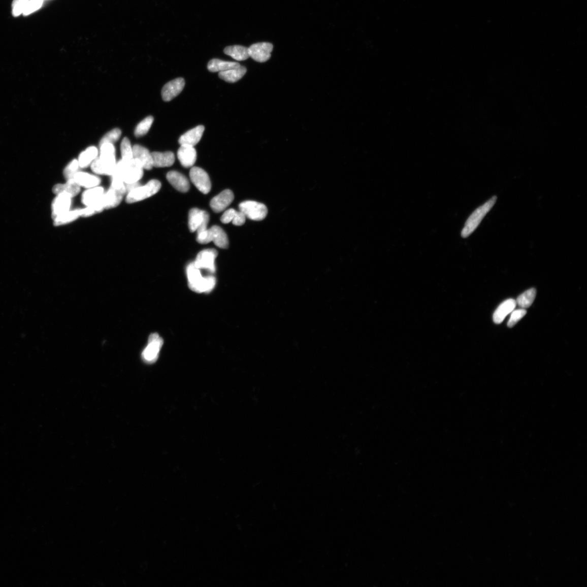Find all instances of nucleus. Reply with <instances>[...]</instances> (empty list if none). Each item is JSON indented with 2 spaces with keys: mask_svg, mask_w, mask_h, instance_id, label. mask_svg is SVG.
Listing matches in <instances>:
<instances>
[{
  "mask_svg": "<svg viewBox=\"0 0 587 587\" xmlns=\"http://www.w3.org/2000/svg\"><path fill=\"white\" fill-rule=\"evenodd\" d=\"M44 0H28V2L23 14L28 15L40 9Z\"/></svg>",
  "mask_w": 587,
  "mask_h": 587,
  "instance_id": "obj_40",
  "label": "nucleus"
},
{
  "mask_svg": "<svg viewBox=\"0 0 587 587\" xmlns=\"http://www.w3.org/2000/svg\"><path fill=\"white\" fill-rule=\"evenodd\" d=\"M177 157L184 168H190L194 165L197 158V151L194 146L181 145L177 151Z\"/></svg>",
  "mask_w": 587,
  "mask_h": 587,
  "instance_id": "obj_13",
  "label": "nucleus"
},
{
  "mask_svg": "<svg viewBox=\"0 0 587 587\" xmlns=\"http://www.w3.org/2000/svg\"><path fill=\"white\" fill-rule=\"evenodd\" d=\"M241 64L233 61H227L219 59H213L208 63V70L212 73L225 72L230 69L237 68Z\"/></svg>",
  "mask_w": 587,
  "mask_h": 587,
  "instance_id": "obj_25",
  "label": "nucleus"
},
{
  "mask_svg": "<svg viewBox=\"0 0 587 587\" xmlns=\"http://www.w3.org/2000/svg\"><path fill=\"white\" fill-rule=\"evenodd\" d=\"M98 155V151L95 146L89 147L86 150L82 152L79 158L80 167L85 168L92 164Z\"/></svg>",
  "mask_w": 587,
  "mask_h": 587,
  "instance_id": "obj_30",
  "label": "nucleus"
},
{
  "mask_svg": "<svg viewBox=\"0 0 587 587\" xmlns=\"http://www.w3.org/2000/svg\"><path fill=\"white\" fill-rule=\"evenodd\" d=\"M81 190V187L77 184L74 179L67 181L65 184H58L53 188V191L55 194H66L73 198L79 194Z\"/></svg>",
  "mask_w": 587,
  "mask_h": 587,
  "instance_id": "obj_22",
  "label": "nucleus"
},
{
  "mask_svg": "<svg viewBox=\"0 0 587 587\" xmlns=\"http://www.w3.org/2000/svg\"><path fill=\"white\" fill-rule=\"evenodd\" d=\"M497 197L494 196L483 205L479 207L470 215L465 223L464 228L461 233V236L463 238H468L476 230L482 221L485 216L492 210L497 202Z\"/></svg>",
  "mask_w": 587,
  "mask_h": 587,
  "instance_id": "obj_2",
  "label": "nucleus"
},
{
  "mask_svg": "<svg viewBox=\"0 0 587 587\" xmlns=\"http://www.w3.org/2000/svg\"><path fill=\"white\" fill-rule=\"evenodd\" d=\"M28 0H14L12 5V13L14 17H18L24 13Z\"/></svg>",
  "mask_w": 587,
  "mask_h": 587,
  "instance_id": "obj_38",
  "label": "nucleus"
},
{
  "mask_svg": "<svg viewBox=\"0 0 587 587\" xmlns=\"http://www.w3.org/2000/svg\"><path fill=\"white\" fill-rule=\"evenodd\" d=\"M223 52L237 61L245 60L250 57L248 48L241 45L227 46Z\"/></svg>",
  "mask_w": 587,
  "mask_h": 587,
  "instance_id": "obj_27",
  "label": "nucleus"
},
{
  "mask_svg": "<svg viewBox=\"0 0 587 587\" xmlns=\"http://www.w3.org/2000/svg\"><path fill=\"white\" fill-rule=\"evenodd\" d=\"M516 301L514 299H508L502 303L497 309L493 314V321L497 324L503 322L506 316L512 313L516 307Z\"/></svg>",
  "mask_w": 587,
  "mask_h": 587,
  "instance_id": "obj_20",
  "label": "nucleus"
},
{
  "mask_svg": "<svg viewBox=\"0 0 587 587\" xmlns=\"http://www.w3.org/2000/svg\"><path fill=\"white\" fill-rule=\"evenodd\" d=\"M153 120L154 119L152 116H149V117L145 118L140 123H139L135 131L136 137H141L147 134L152 125Z\"/></svg>",
  "mask_w": 587,
  "mask_h": 587,
  "instance_id": "obj_33",
  "label": "nucleus"
},
{
  "mask_svg": "<svg viewBox=\"0 0 587 587\" xmlns=\"http://www.w3.org/2000/svg\"><path fill=\"white\" fill-rule=\"evenodd\" d=\"M141 162L136 158L129 161L120 160L116 164L112 179L119 180L126 184L138 182L143 176Z\"/></svg>",
  "mask_w": 587,
  "mask_h": 587,
  "instance_id": "obj_1",
  "label": "nucleus"
},
{
  "mask_svg": "<svg viewBox=\"0 0 587 587\" xmlns=\"http://www.w3.org/2000/svg\"><path fill=\"white\" fill-rule=\"evenodd\" d=\"M133 148L134 158L141 162L144 169L151 170L153 167L151 153L145 147L140 145H135Z\"/></svg>",
  "mask_w": 587,
  "mask_h": 587,
  "instance_id": "obj_19",
  "label": "nucleus"
},
{
  "mask_svg": "<svg viewBox=\"0 0 587 587\" xmlns=\"http://www.w3.org/2000/svg\"><path fill=\"white\" fill-rule=\"evenodd\" d=\"M167 179L177 190L186 192L189 190L190 184L187 177L178 172H169L167 175Z\"/></svg>",
  "mask_w": 587,
  "mask_h": 587,
  "instance_id": "obj_17",
  "label": "nucleus"
},
{
  "mask_svg": "<svg viewBox=\"0 0 587 587\" xmlns=\"http://www.w3.org/2000/svg\"><path fill=\"white\" fill-rule=\"evenodd\" d=\"M248 49L250 57L258 62L264 63L271 57L273 45L269 43H258L252 44Z\"/></svg>",
  "mask_w": 587,
  "mask_h": 587,
  "instance_id": "obj_10",
  "label": "nucleus"
},
{
  "mask_svg": "<svg viewBox=\"0 0 587 587\" xmlns=\"http://www.w3.org/2000/svg\"><path fill=\"white\" fill-rule=\"evenodd\" d=\"M184 86L185 80L183 78H177L168 82L162 88V99L166 102H171L181 93Z\"/></svg>",
  "mask_w": 587,
  "mask_h": 587,
  "instance_id": "obj_11",
  "label": "nucleus"
},
{
  "mask_svg": "<svg viewBox=\"0 0 587 587\" xmlns=\"http://www.w3.org/2000/svg\"><path fill=\"white\" fill-rule=\"evenodd\" d=\"M79 217H80V210L68 211L54 219V224L55 226L65 225V224L75 221Z\"/></svg>",
  "mask_w": 587,
  "mask_h": 587,
  "instance_id": "obj_32",
  "label": "nucleus"
},
{
  "mask_svg": "<svg viewBox=\"0 0 587 587\" xmlns=\"http://www.w3.org/2000/svg\"><path fill=\"white\" fill-rule=\"evenodd\" d=\"M72 204V198L64 194L57 195V198L52 203V218L55 219L58 216L62 215L70 209Z\"/></svg>",
  "mask_w": 587,
  "mask_h": 587,
  "instance_id": "obj_15",
  "label": "nucleus"
},
{
  "mask_svg": "<svg viewBox=\"0 0 587 587\" xmlns=\"http://www.w3.org/2000/svg\"><path fill=\"white\" fill-rule=\"evenodd\" d=\"M239 208L246 218L254 221L265 219L268 212L265 205L254 201H246L239 204Z\"/></svg>",
  "mask_w": 587,
  "mask_h": 587,
  "instance_id": "obj_4",
  "label": "nucleus"
},
{
  "mask_svg": "<svg viewBox=\"0 0 587 587\" xmlns=\"http://www.w3.org/2000/svg\"><path fill=\"white\" fill-rule=\"evenodd\" d=\"M210 230L212 234V242L215 245L220 249H227L229 242L225 232L218 226H213Z\"/></svg>",
  "mask_w": 587,
  "mask_h": 587,
  "instance_id": "obj_28",
  "label": "nucleus"
},
{
  "mask_svg": "<svg viewBox=\"0 0 587 587\" xmlns=\"http://www.w3.org/2000/svg\"><path fill=\"white\" fill-rule=\"evenodd\" d=\"M190 178L193 184L204 194L211 191L212 184L209 176L202 168L194 167L190 171Z\"/></svg>",
  "mask_w": 587,
  "mask_h": 587,
  "instance_id": "obj_8",
  "label": "nucleus"
},
{
  "mask_svg": "<svg viewBox=\"0 0 587 587\" xmlns=\"http://www.w3.org/2000/svg\"><path fill=\"white\" fill-rule=\"evenodd\" d=\"M122 159L125 161H129L134 158L133 148L131 146L128 138H123L120 145Z\"/></svg>",
  "mask_w": 587,
  "mask_h": 587,
  "instance_id": "obj_34",
  "label": "nucleus"
},
{
  "mask_svg": "<svg viewBox=\"0 0 587 587\" xmlns=\"http://www.w3.org/2000/svg\"><path fill=\"white\" fill-rule=\"evenodd\" d=\"M212 234L210 229H207L197 233V241L199 243L206 244L212 242Z\"/></svg>",
  "mask_w": 587,
  "mask_h": 587,
  "instance_id": "obj_39",
  "label": "nucleus"
},
{
  "mask_svg": "<svg viewBox=\"0 0 587 587\" xmlns=\"http://www.w3.org/2000/svg\"><path fill=\"white\" fill-rule=\"evenodd\" d=\"M100 154L105 155H115V149L113 144L105 143L100 146Z\"/></svg>",
  "mask_w": 587,
  "mask_h": 587,
  "instance_id": "obj_42",
  "label": "nucleus"
},
{
  "mask_svg": "<svg viewBox=\"0 0 587 587\" xmlns=\"http://www.w3.org/2000/svg\"><path fill=\"white\" fill-rule=\"evenodd\" d=\"M104 194V189L102 187H95L89 188L85 191L82 195V203L87 207L98 205L103 206L101 200Z\"/></svg>",
  "mask_w": 587,
  "mask_h": 587,
  "instance_id": "obj_16",
  "label": "nucleus"
},
{
  "mask_svg": "<svg viewBox=\"0 0 587 587\" xmlns=\"http://www.w3.org/2000/svg\"><path fill=\"white\" fill-rule=\"evenodd\" d=\"M245 215L240 211H237L234 208L226 210L221 216L220 220L223 223L233 222L234 225L240 226L244 225L246 221Z\"/></svg>",
  "mask_w": 587,
  "mask_h": 587,
  "instance_id": "obj_24",
  "label": "nucleus"
},
{
  "mask_svg": "<svg viewBox=\"0 0 587 587\" xmlns=\"http://www.w3.org/2000/svg\"><path fill=\"white\" fill-rule=\"evenodd\" d=\"M161 188V183L157 180H152L145 185L139 186L128 192L126 202L133 204L141 202L157 194Z\"/></svg>",
  "mask_w": 587,
  "mask_h": 587,
  "instance_id": "obj_3",
  "label": "nucleus"
},
{
  "mask_svg": "<svg viewBox=\"0 0 587 587\" xmlns=\"http://www.w3.org/2000/svg\"><path fill=\"white\" fill-rule=\"evenodd\" d=\"M74 180L80 187L89 189L97 187L101 182L99 177L84 172H77Z\"/></svg>",
  "mask_w": 587,
  "mask_h": 587,
  "instance_id": "obj_23",
  "label": "nucleus"
},
{
  "mask_svg": "<svg viewBox=\"0 0 587 587\" xmlns=\"http://www.w3.org/2000/svg\"><path fill=\"white\" fill-rule=\"evenodd\" d=\"M187 275L190 289L193 291L203 279L200 269L198 268L194 262L191 263L187 268Z\"/></svg>",
  "mask_w": 587,
  "mask_h": 587,
  "instance_id": "obj_29",
  "label": "nucleus"
},
{
  "mask_svg": "<svg viewBox=\"0 0 587 587\" xmlns=\"http://www.w3.org/2000/svg\"><path fill=\"white\" fill-rule=\"evenodd\" d=\"M115 155L100 154L91 164L92 172L99 175H112L116 166Z\"/></svg>",
  "mask_w": 587,
  "mask_h": 587,
  "instance_id": "obj_7",
  "label": "nucleus"
},
{
  "mask_svg": "<svg viewBox=\"0 0 587 587\" xmlns=\"http://www.w3.org/2000/svg\"><path fill=\"white\" fill-rule=\"evenodd\" d=\"M153 160V167L156 168H165L172 166L175 163V158L173 152L167 151L166 152H153L151 153Z\"/></svg>",
  "mask_w": 587,
  "mask_h": 587,
  "instance_id": "obj_21",
  "label": "nucleus"
},
{
  "mask_svg": "<svg viewBox=\"0 0 587 587\" xmlns=\"http://www.w3.org/2000/svg\"><path fill=\"white\" fill-rule=\"evenodd\" d=\"M234 198L233 192L230 189H226L212 199L210 206L214 212L220 213L226 209L233 202Z\"/></svg>",
  "mask_w": 587,
  "mask_h": 587,
  "instance_id": "obj_12",
  "label": "nucleus"
},
{
  "mask_svg": "<svg viewBox=\"0 0 587 587\" xmlns=\"http://www.w3.org/2000/svg\"><path fill=\"white\" fill-rule=\"evenodd\" d=\"M218 255V251L215 249H205L200 251L198 254L194 263L195 266L199 269L207 270L211 273H214L215 272V260Z\"/></svg>",
  "mask_w": 587,
  "mask_h": 587,
  "instance_id": "obj_9",
  "label": "nucleus"
},
{
  "mask_svg": "<svg viewBox=\"0 0 587 587\" xmlns=\"http://www.w3.org/2000/svg\"><path fill=\"white\" fill-rule=\"evenodd\" d=\"M121 135V131L118 128H115L107 133L100 142V146L105 143L113 144L119 140Z\"/></svg>",
  "mask_w": 587,
  "mask_h": 587,
  "instance_id": "obj_35",
  "label": "nucleus"
},
{
  "mask_svg": "<svg viewBox=\"0 0 587 587\" xmlns=\"http://www.w3.org/2000/svg\"><path fill=\"white\" fill-rule=\"evenodd\" d=\"M247 72L246 68L241 66L240 67L230 69V70L220 72L219 77L221 80L229 83H235L240 80Z\"/></svg>",
  "mask_w": 587,
  "mask_h": 587,
  "instance_id": "obj_26",
  "label": "nucleus"
},
{
  "mask_svg": "<svg viewBox=\"0 0 587 587\" xmlns=\"http://www.w3.org/2000/svg\"><path fill=\"white\" fill-rule=\"evenodd\" d=\"M210 215L205 211L199 208H192L188 215V227L191 233L204 231L207 229Z\"/></svg>",
  "mask_w": 587,
  "mask_h": 587,
  "instance_id": "obj_5",
  "label": "nucleus"
},
{
  "mask_svg": "<svg viewBox=\"0 0 587 587\" xmlns=\"http://www.w3.org/2000/svg\"><path fill=\"white\" fill-rule=\"evenodd\" d=\"M164 344V340L158 334H152L149 338L148 344L145 347L142 353V358L144 361L148 364H153L155 362L159 356V352L162 345Z\"/></svg>",
  "mask_w": 587,
  "mask_h": 587,
  "instance_id": "obj_6",
  "label": "nucleus"
},
{
  "mask_svg": "<svg viewBox=\"0 0 587 587\" xmlns=\"http://www.w3.org/2000/svg\"><path fill=\"white\" fill-rule=\"evenodd\" d=\"M80 166L78 160L74 159L66 168L64 171V175L67 180L74 179L76 174L78 172Z\"/></svg>",
  "mask_w": 587,
  "mask_h": 587,
  "instance_id": "obj_36",
  "label": "nucleus"
},
{
  "mask_svg": "<svg viewBox=\"0 0 587 587\" xmlns=\"http://www.w3.org/2000/svg\"><path fill=\"white\" fill-rule=\"evenodd\" d=\"M104 209L98 206H88L84 209L80 210V217H88L95 214L102 212Z\"/></svg>",
  "mask_w": 587,
  "mask_h": 587,
  "instance_id": "obj_41",
  "label": "nucleus"
},
{
  "mask_svg": "<svg viewBox=\"0 0 587 587\" xmlns=\"http://www.w3.org/2000/svg\"><path fill=\"white\" fill-rule=\"evenodd\" d=\"M204 131L205 127L203 125H199L190 129L180 137L179 143L180 145L194 146L200 141Z\"/></svg>",
  "mask_w": 587,
  "mask_h": 587,
  "instance_id": "obj_18",
  "label": "nucleus"
},
{
  "mask_svg": "<svg viewBox=\"0 0 587 587\" xmlns=\"http://www.w3.org/2000/svg\"><path fill=\"white\" fill-rule=\"evenodd\" d=\"M126 192V190H119L111 187L109 191L104 193L101 200L104 209H111L117 207L121 202L123 197Z\"/></svg>",
  "mask_w": 587,
  "mask_h": 587,
  "instance_id": "obj_14",
  "label": "nucleus"
},
{
  "mask_svg": "<svg viewBox=\"0 0 587 587\" xmlns=\"http://www.w3.org/2000/svg\"><path fill=\"white\" fill-rule=\"evenodd\" d=\"M536 290L531 288L524 292L516 301V304L522 308L525 309L530 307L536 298Z\"/></svg>",
  "mask_w": 587,
  "mask_h": 587,
  "instance_id": "obj_31",
  "label": "nucleus"
},
{
  "mask_svg": "<svg viewBox=\"0 0 587 587\" xmlns=\"http://www.w3.org/2000/svg\"><path fill=\"white\" fill-rule=\"evenodd\" d=\"M526 314L527 311L525 310L524 308L513 311L512 312L511 318L509 319L507 323L508 327H513L517 322L521 320L524 317V316L526 315Z\"/></svg>",
  "mask_w": 587,
  "mask_h": 587,
  "instance_id": "obj_37",
  "label": "nucleus"
}]
</instances>
